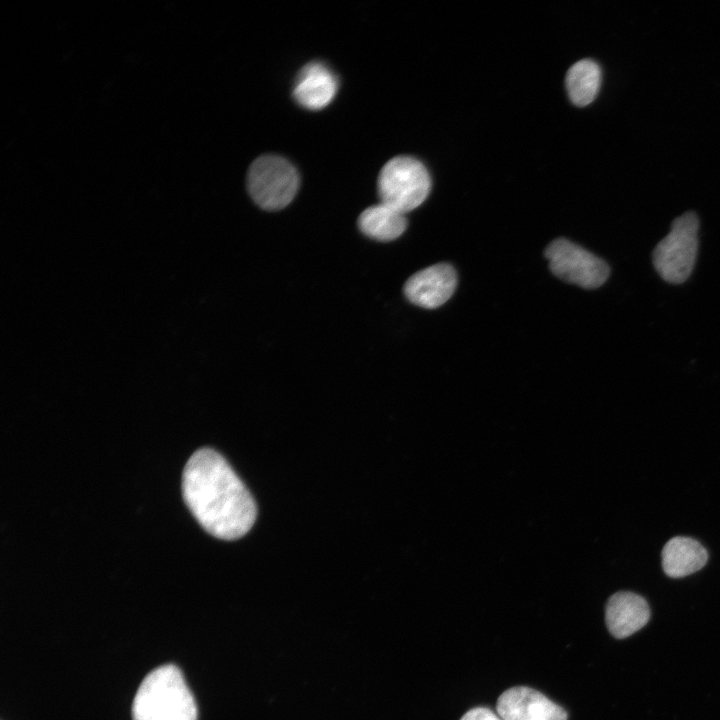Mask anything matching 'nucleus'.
<instances>
[{
	"mask_svg": "<svg viewBox=\"0 0 720 720\" xmlns=\"http://www.w3.org/2000/svg\"><path fill=\"white\" fill-rule=\"evenodd\" d=\"M183 499L199 524L212 536L235 540L253 526L257 508L225 458L201 448L188 459L182 478Z\"/></svg>",
	"mask_w": 720,
	"mask_h": 720,
	"instance_id": "1",
	"label": "nucleus"
},
{
	"mask_svg": "<svg viewBox=\"0 0 720 720\" xmlns=\"http://www.w3.org/2000/svg\"><path fill=\"white\" fill-rule=\"evenodd\" d=\"M456 285L454 268L447 263H438L413 274L404 285V293L411 303L433 309L450 299Z\"/></svg>",
	"mask_w": 720,
	"mask_h": 720,
	"instance_id": "8",
	"label": "nucleus"
},
{
	"mask_svg": "<svg viewBox=\"0 0 720 720\" xmlns=\"http://www.w3.org/2000/svg\"><path fill=\"white\" fill-rule=\"evenodd\" d=\"M545 256L553 274L583 288L600 287L610 274L604 260L564 238L552 241L545 250Z\"/></svg>",
	"mask_w": 720,
	"mask_h": 720,
	"instance_id": "6",
	"label": "nucleus"
},
{
	"mask_svg": "<svg viewBox=\"0 0 720 720\" xmlns=\"http://www.w3.org/2000/svg\"><path fill=\"white\" fill-rule=\"evenodd\" d=\"M338 79L324 63L313 61L301 68L293 86V98L305 109L320 110L336 96Z\"/></svg>",
	"mask_w": 720,
	"mask_h": 720,
	"instance_id": "9",
	"label": "nucleus"
},
{
	"mask_svg": "<svg viewBox=\"0 0 720 720\" xmlns=\"http://www.w3.org/2000/svg\"><path fill=\"white\" fill-rule=\"evenodd\" d=\"M699 220L695 213L677 217L671 230L652 253L654 268L660 277L671 284H681L691 275L698 250Z\"/></svg>",
	"mask_w": 720,
	"mask_h": 720,
	"instance_id": "4",
	"label": "nucleus"
},
{
	"mask_svg": "<svg viewBox=\"0 0 720 720\" xmlns=\"http://www.w3.org/2000/svg\"><path fill=\"white\" fill-rule=\"evenodd\" d=\"M460 720H502L498 714L486 707H475L467 711Z\"/></svg>",
	"mask_w": 720,
	"mask_h": 720,
	"instance_id": "14",
	"label": "nucleus"
},
{
	"mask_svg": "<svg viewBox=\"0 0 720 720\" xmlns=\"http://www.w3.org/2000/svg\"><path fill=\"white\" fill-rule=\"evenodd\" d=\"M133 720H197V706L183 675L172 664L151 671L132 704Z\"/></svg>",
	"mask_w": 720,
	"mask_h": 720,
	"instance_id": "2",
	"label": "nucleus"
},
{
	"mask_svg": "<svg viewBox=\"0 0 720 720\" xmlns=\"http://www.w3.org/2000/svg\"><path fill=\"white\" fill-rule=\"evenodd\" d=\"M708 553L697 540L676 536L670 539L662 550V568L672 578H681L695 573L705 566Z\"/></svg>",
	"mask_w": 720,
	"mask_h": 720,
	"instance_id": "11",
	"label": "nucleus"
},
{
	"mask_svg": "<svg viewBox=\"0 0 720 720\" xmlns=\"http://www.w3.org/2000/svg\"><path fill=\"white\" fill-rule=\"evenodd\" d=\"M381 202L406 214L420 206L431 190V178L418 159L401 155L390 159L377 181Z\"/></svg>",
	"mask_w": 720,
	"mask_h": 720,
	"instance_id": "3",
	"label": "nucleus"
},
{
	"mask_svg": "<svg viewBox=\"0 0 720 720\" xmlns=\"http://www.w3.org/2000/svg\"><path fill=\"white\" fill-rule=\"evenodd\" d=\"M601 85V69L592 59L574 63L566 74V89L571 102L579 107L590 104Z\"/></svg>",
	"mask_w": 720,
	"mask_h": 720,
	"instance_id": "13",
	"label": "nucleus"
},
{
	"mask_svg": "<svg viewBox=\"0 0 720 720\" xmlns=\"http://www.w3.org/2000/svg\"><path fill=\"white\" fill-rule=\"evenodd\" d=\"M358 226L363 234L372 239L391 241L403 234L407 220L404 213L381 202L360 214Z\"/></svg>",
	"mask_w": 720,
	"mask_h": 720,
	"instance_id": "12",
	"label": "nucleus"
},
{
	"mask_svg": "<svg viewBox=\"0 0 720 720\" xmlns=\"http://www.w3.org/2000/svg\"><path fill=\"white\" fill-rule=\"evenodd\" d=\"M649 618L647 601L634 592L620 591L608 599L605 621L615 638L623 639L634 634L647 624Z\"/></svg>",
	"mask_w": 720,
	"mask_h": 720,
	"instance_id": "10",
	"label": "nucleus"
},
{
	"mask_svg": "<svg viewBox=\"0 0 720 720\" xmlns=\"http://www.w3.org/2000/svg\"><path fill=\"white\" fill-rule=\"evenodd\" d=\"M502 720H567V712L539 691L516 686L504 691L496 704Z\"/></svg>",
	"mask_w": 720,
	"mask_h": 720,
	"instance_id": "7",
	"label": "nucleus"
},
{
	"mask_svg": "<svg viewBox=\"0 0 720 720\" xmlns=\"http://www.w3.org/2000/svg\"><path fill=\"white\" fill-rule=\"evenodd\" d=\"M299 175L294 165L278 155H262L248 170L247 188L254 202L264 210L286 207L295 197Z\"/></svg>",
	"mask_w": 720,
	"mask_h": 720,
	"instance_id": "5",
	"label": "nucleus"
}]
</instances>
